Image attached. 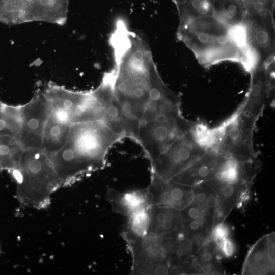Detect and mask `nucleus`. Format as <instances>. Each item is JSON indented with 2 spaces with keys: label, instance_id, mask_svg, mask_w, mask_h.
Returning a JSON list of instances; mask_svg holds the SVG:
<instances>
[{
  "label": "nucleus",
  "instance_id": "1",
  "mask_svg": "<svg viewBox=\"0 0 275 275\" xmlns=\"http://www.w3.org/2000/svg\"><path fill=\"white\" fill-rule=\"evenodd\" d=\"M122 139L102 121L72 124L65 145L49 156L63 186L103 169L109 149Z\"/></svg>",
  "mask_w": 275,
  "mask_h": 275
},
{
  "label": "nucleus",
  "instance_id": "2",
  "mask_svg": "<svg viewBox=\"0 0 275 275\" xmlns=\"http://www.w3.org/2000/svg\"><path fill=\"white\" fill-rule=\"evenodd\" d=\"M178 36L205 67L231 61L240 64L250 74L259 65L256 54L241 48L233 39L230 26L213 15L180 22Z\"/></svg>",
  "mask_w": 275,
  "mask_h": 275
},
{
  "label": "nucleus",
  "instance_id": "3",
  "mask_svg": "<svg viewBox=\"0 0 275 275\" xmlns=\"http://www.w3.org/2000/svg\"><path fill=\"white\" fill-rule=\"evenodd\" d=\"M134 51L127 64H118L107 75L122 107L140 122L149 104L151 89L160 77L153 64L144 63L143 50Z\"/></svg>",
  "mask_w": 275,
  "mask_h": 275
},
{
  "label": "nucleus",
  "instance_id": "4",
  "mask_svg": "<svg viewBox=\"0 0 275 275\" xmlns=\"http://www.w3.org/2000/svg\"><path fill=\"white\" fill-rule=\"evenodd\" d=\"M12 173L17 182L16 197L24 206L46 207L51 195L63 186L50 157L41 149L24 150L18 168Z\"/></svg>",
  "mask_w": 275,
  "mask_h": 275
},
{
  "label": "nucleus",
  "instance_id": "5",
  "mask_svg": "<svg viewBox=\"0 0 275 275\" xmlns=\"http://www.w3.org/2000/svg\"><path fill=\"white\" fill-rule=\"evenodd\" d=\"M175 230L160 235L149 233L142 237L123 230L121 236L132 258L130 274H172L170 259Z\"/></svg>",
  "mask_w": 275,
  "mask_h": 275
},
{
  "label": "nucleus",
  "instance_id": "6",
  "mask_svg": "<svg viewBox=\"0 0 275 275\" xmlns=\"http://www.w3.org/2000/svg\"><path fill=\"white\" fill-rule=\"evenodd\" d=\"M194 123L182 116L180 109L159 114L139 123L136 142L144 151L150 168L177 139L190 129Z\"/></svg>",
  "mask_w": 275,
  "mask_h": 275
},
{
  "label": "nucleus",
  "instance_id": "7",
  "mask_svg": "<svg viewBox=\"0 0 275 275\" xmlns=\"http://www.w3.org/2000/svg\"><path fill=\"white\" fill-rule=\"evenodd\" d=\"M50 104L51 112L72 125L102 121L104 111L94 90L75 92L48 84L43 89Z\"/></svg>",
  "mask_w": 275,
  "mask_h": 275
},
{
  "label": "nucleus",
  "instance_id": "8",
  "mask_svg": "<svg viewBox=\"0 0 275 275\" xmlns=\"http://www.w3.org/2000/svg\"><path fill=\"white\" fill-rule=\"evenodd\" d=\"M256 122L243 116L239 108L217 126L219 132L216 150L225 157L248 161L257 156L253 145Z\"/></svg>",
  "mask_w": 275,
  "mask_h": 275
},
{
  "label": "nucleus",
  "instance_id": "9",
  "mask_svg": "<svg viewBox=\"0 0 275 275\" xmlns=\"http://www.w3.org/2000/svg\"><path fill=\"white\" fill-rule=\"evenodd\" d=\"M189 130L177 139L150 168L162 179H171L207 151L196 141Z\"/></svg>",
  "mask_w": 275,
  "mask_h": 275
},
{
  "label": "nucleus",
  "instance_id": "10",
  "mask_svg": "<svg viewBox=\"0 0 275 275\" xmlns=\"http://www.w3.org/2000/svg\"><path fill=\"white\" fill-rule=\"evenodd\" d=\"M21 107L22 122L17 140L23 150L41 149L44 128L51 111L42 89Z\"/></svg>",
  "mask_w": 275,
  "mask_h": 275
},
{
  "label": "nucleus",
  "instance_id": "11",
  "mask_svg": "<svg viewBox=\"0 0 275 275\" xmlns=\"http://www.w3.org/2000/svg\"><path fill=\"white\" fill-rule=\"evenodd\" d=\"M249 46L259 64L274 63V25L273 12L265 10L246 13L244 20Z\"/></svg>",
  "mask_w": 275,
  "mask_h": 275
},
{
  "label": "nucleus",
  "instance_id": "12",
  "mask_svg": "<svg viewBox=\"0 0 275 275\" xmlns=\"http://www.w3.org/2000/svg\"><path fill=\"white\" fill-rule=\"evenodd\" d=\"M94 91L103 109L102 121L115 133L136 142L139 121L128 115L122 107L114 94L107 75Z\"/></svg>",
  "mask_w": 275,
  "mask_h": 275
},
{
  "label": "nucleus",
  "instance_id": "13",
  "mask_svg": "<svg viewBox=\"0 0 275 275\" xmlns=\"http://www.w3.org/2000/svg\"><path fill=\"white\" fill-rule=\"evenodd\" d=\"M274 63L262 64L251 73V84L244 100L238 107L244 117L256 122L261 115L270 98L274 97V88L271 86Z\"/></svg>",
  "mask_w": 275,
  "mask_h": 275
},
{
  "label": "nucleus",
  "instance_id": "14",
  "mask_svg": "<svg viewBox=\"0 0 275 275\" xmlns=\"http://www.w3.org/2000/svg\"><path fill=\"white\" fill-rule=\"evenodd\" d=\"M151 180L147 187L152 205L166 206L181 210L193 200L191 186L164 180L150 170Z\"/></svg>",
  "mask_w": 275,
  "mask_h": 275
},
{
  "label": "nucleus",
  "instance_id": "15",
  "mask_svg": "<svg viewBox=\"0 0 275 275\" xmlns=\"http://www.w3.org/2000/svg\"><path fill=\"white\" fill-rule=\"evenodd\" d=\"M275 273V233L266 234L249 250L241 274L267 275Z\"/></svg>",
  "mask_w": 275,
  "mask_h": 275
},
{
  "label": "nucleus",
  "instance_id": "16",
  "mask_svg": "<svg viewBox=\"0 0 275 275\" xmlns=\"http://www.w3.org/2000/svg\"><path fill=\"white\" fill-rule=\"evenodd\" d=\"M225 158L216 150H209L170 180L191 187L210 180L216 176Z\"/></svg>",
  "mask_w": 275,
  "mask_h": 275
},
{
  "label": "nucleus",
  "instance_id": "17",
  "mask_svg": "<svg viewBox=\"0 0 275 275\" xmlns=\"http://www.w3.org/2000/svg\"><path fill=\"white\" fill-rule=\"evenodd\" d=\"M205 182L214 191L217 197L214 226L224 222L250 188L242 183L224 182L215 178Z\"/></svg>",
  "mask_w": 275,
  "mask_h": 275
},
{
  "label": "nucleus",
  "instance_id": "18",
  "mask_svg": "<svg viewBox=\"0 0 275 275\" xmlns=\"http://www.w3.org/2000/svg\"><path fill=\"white\" fill-rule=\"evenodd\" d=\"M262 167L258 157L244 161L225 157L214 178L224 182L242 183L251 187Z\"/></svg>",
  "mask_w": 275,
  "mask_h": 275
},
{
  "label": "nucleus",
  "instance_id": "19",
  "mask_svg": "<svg viewBox=\"0 0 275 275\" xmlns=\"http://www.w3.org/2000/svg\"><path fill=\"white\" fill-rule=\"evenodd\" d=\"M105 199L113 212L127 217L140 210L152 206L147 187L125 192L110 187L106 190Z\"/></svg>",
  "mask_w": 275,
  "mask_h": 275
},
{
  "label": "nucleus",
  "instance_id": "20",
  "mask_svg": "<svg viewBox=\"0 0 275 275\" xmlns=\"http://www.w3.org/2000/svg\"><path fill=\"white\" fill-rule=\"evenodd\" d=\"M72 124L62 120L50 111L44 128L41 150L49 156L65 145Z\"/></svg>",
  "mask_w": 275,
  "mask_h": 275
},
{
  "label": "nucleus",
  "instance_id": "21",
  "mask_svg": "<svg viewBox=\"0 0 275 275\" xmlns=\"http://www.w3.org/2000/svg\"><path fill=\"white\" fill-rule=\"evenodd\" d=\"M180 210L162 206H152V218L149 233L160 235L170 233L181 226Z\"/></svg>",
  "mask_w": 275,
  "mask_h": 275
},
{
  "label": "nucleus",
  "instance_id": "22",
  "mask_svg": "<svg viewBox=\"0 0 275 275\" xmlns=\"http://www.w3.org/2000/svg\"><path fill=\"white\" fill-rule=\"evenodd\" d=\"M246 14L239 0H213V15L229 26L242 23Z\"/></svg>",
  "mask_w": 275,
  "mask_h": 275
},
{
  "label": "nucleus",
  "instance_id": "23",
  "mask_svg": "<svg viewBox=\"0 0 275 275\" xmlns=\"http://www.w3.org/2000/svg\"><path fill=\"white\" fill-rule=\"evenodd\" d=\"M23 149L17 140L10 136L0 137V172L11 173L19 167Z\"/></svg>",
  "mask_w": 275,
  "mask_h": 275
},
{
  "label": "nucleus",
  "instance_id": "24",
  "mask_svg": "<svg viewBox=\"0 0 275 275\" xmlns=\"http://www.w3.org/2000/svg\"><path fill=\"white\" fill-rule=\"evenodd\" d=\"M22 122L21 106H12L0 101V137L17 139Z\"/></svg>",
  "mask_w": 275,
  "mask_h": 275
},
{
  "label": "nucleus",
  "instance_id": "25",
  "mask_svg": "<svg viewBox=\"0 0 275 275\" xmlns=\"http://www.w3.org/2000/svg\"><path fill=\"white\" fill-rule=\"evenodd\" d=\"M152 206L140 210L127 217V224L123 230L137 237L147 235L151 223Z\"/></svg>",
  "mask_w": 275,
  "mask_h": 275
},
{
  "label": "nucleus",
  "instance_id": "26",
  "mask_svg": "<svg viewBox=\"0 0 275 275\" xmlns=\"http://www.w3.org/2000/svg\"><path fill=\"white\" fill-rule=\"evenodd\" d=\"M213 0H188L177 6L180 22L199 16L213 15Z\"/></svg>",
  "mask_w": 275,
  "mask_h": 275
},
{
  "label": "nucleus",
  "instance_id": "27",
  "mask_svg": "<svg viewBox=\"0 0 275 275\" xmlns=\"http://www.w3.org/2000/svg\"><path fill=\"white\" fill-rule=\"evenodd\" d=\"M216 243L220 255L229 257L232 256L235 252V245L229 237L225 238Z\"/></svg>",
  "mask_w": 275,
  "mask_h": 275
},
{
  "label": "nucleus",
  "instance_id": "28",
  "mask_svg": "<svg viewBox=\"0 0 275 275\" xmlns=\"http://www.w3.org/2000/svg\"><path fill=\"white\" fill-rule=\"evenodd\" d=\"M188 0H173V1L176 4V6L182 4L186 2Z\"/></svg>",
  "mask_w": 275,
  "mask_h": 275
}]
</instances>
